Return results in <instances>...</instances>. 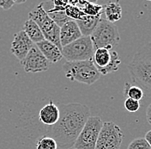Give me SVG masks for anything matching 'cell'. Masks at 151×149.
<instances>
[{
  "instance_id": "20",
  "label": "cell",
  "mask_w": 151,
  "mask_h": 149,
  "mask_svg": "<svg viewBox=\"0 0 151 149\" xmlns=\"http://www.w3.org/2000/svg\"><path fill=\"white\" fill-rule=\"evenodd\" d=\"M58 144L55 140L48 135H45L38 140L36 149H57Z\"/></svg>"
},
{
  "instance_id": "5",
  "label": "cell",
  "mask_w": 151,
  "mask_h": 149,
  "mask_svg": "<svg viewBox=\"0 0 151 149\" xmlns=\"http://www.w3.org/2000/svg\"><path fill=\"white\" fill-rule=\"evenodd\" d=\"M29 19L34 20L40 27L45 40L52 42L62 50L60 44V27L50 18L47 13L43 9L41 4H39L28 14Z\"/></svg>"
},
{
  "instance_id": "11",
  "label": "cell",
  "mask_w": 151,
  "mask_h": 149,
  "mask_svg": "<svg viewBox=\"0 0 151 149\" xmlns=\"http://www.w3.org/2000/svg\"><path fill=\"white\" fill-rule=\"evenodd\" d=\"M35 46V43L29 39L23 30H21L14 35V39L11 43L10 51L13 55L19 60H22Z\"/></svg>"
},
{
  "instance_id": "10",
  "label": "cell",
  "mask_w": 151,
  "mask_h": 149,
  "mask_svg": "<svg viewBox=\"0 0 151 149\" xmlns=\"http://www.w3.org/2000/svg\"><path fill=\"white\" fill-rule=\"evenodd\" d=\"M20 63L26 73H40L47 71L49 68L48 60L36 47V45L32 47L27 56L21 60Z\"/></svg>"
},
{
  "instance_id": "15",
  "label": "cell",
  "mask_w": 151,
  "mask_h": 149,
  "mask_svg": "<svg viewBox=\"0 0 151 149\" xmlns=\"http://www.w3.org/2000/svg\"><path fill=\"white\" fill-rule=\"evenodd\" d=\"M101 14L97 15V16L84 15L82 18L76 21L80 28V31L83 36H86V37L91 36V35L94 33L98 23H100L101 19Z\"/></svg>"
},
{
  "instance_id": "25",
  "label": "cell",
  "mask_w": 151,
  "mask_h": 149,
  "mask_svg": "<svg viewBox=\"0 0 151 149\" xmlns=\"http://www.w3.org/2000/svg\"><path fill=\"white\" fill-rule=\"evenodd\" d=\"M146 118H147V121L151 125V103L149 105L147 110H146Z\"/></svg>"
},
{
  "instance_id": "6",
  "label": "cell",
  "mask_w": 151,
  "mask_h": 149,
  "mask_svg": "<svg viewBox=\"0 0 151 149\" xmlns=\"http://www.w3.org/2000/svg\"><path fill=\"white\" fill-rule=\"evenodd\" d=\"M63 57L66 61H83L93 60L94 48L90 36H82L62 48Z\"/></svg>"
},
{
  "instance_id": "22",
  "label": "cell",
  "mask_w": 151,
  "mask_h": 149,
  "mask_svg": "<svg viewBox=\"0 0 151 149\" xmlns=\"http://www.w3.org/2000/svg\"><path fill=\"white\" fill-rule=\"evenodd\" d=\"M127 149H151V148L144 138H137L132 140Z\"/></svg>"
},
{
  "instance_id": "2",
  "label": "cell",
  "mask_w": 151,
  "mask_h": 149,
  "mask_svg": "<svg viewBox=\"0 0 151 149\" xmlns=\"http://www.w3.org/2000/svg\"><path fill=\"white\" fill-rule=\"evenodd\" d=\"M128 69L132 81L151 93V41L134 55Z\"/></svg>"
},
{
  "instance_id": "26",
  "label": "cell",
  "mask_w": 151,
  "mask_h": 149,
  "mask_svg": "<svg viewBox=\"0 0 151 149\" xmlns=\"http://www.w3.org/2000/svg\"><path fill=\"white\" fill-rule=\"evenodd\" d=\"M146 141L149 143V145L150 146L151 148V130L148 131L147 133H146V134H145V138H144Z\"/></svg>"
},
{
  "instance_id": "16",
  "label": "cell",
  "mask_w": 151,
  "mask_h": 149,
  "mask_svg": "<svg viewBox=\"0 0 151 149\" xmlns=\"http://www.w3.org/2000/svg\"><path fill=\"white\" fill-rule=\"evenodd\" d=\"M23 31L26 33L29 39L35 44L41 42L45 40V37L38 24L32 19L28 18L23 26Z\"/></svg>"
},
{
  "instance_id": "28",
  "label": "cell",
  "mask_w": 151,
  "mask_h": 149,
  "mask_svg": "<svg viewBox=\"0 0 151 149\" xmlns=\"http://www.w3.org/2000/svg\"><path fill=\"white\" fill-rule=\"evenodd\" d=\"M69 149H75V148H69Z\"/></svg>"
},
{
  "instance_id": "7",
  "label": "cell",
  "mask_w": 151,
  "mask_h": 149,
  "mask_svg": "<svg viewBox=\"0 0 151 149\" xmlns=\"http://www.w3.org/2000/svg\"><path fill=\"white\" fill-rule=\"evenodd\" d=\"M103 121L100 116H90L76 140L73 148L95 149Z\"/></svg>"
},
{
  "instance_id": "17",
  "label": "cell",
  "mask_w": 151,
  "mask_h": 149,
  "mask_svg": "<svg viewBox=\"0 0 151 149\" xmlns=\"http://www.w3.org/2000/svg\"><path fill=\"white\" fill-rule=\"evenodd\" d=\"M45 11L47 12V15L50 17V18L52 19L60 28L65 23H66L67 22L71 20L66 15L65 9L63 8L62 6H58L54 3H53V5L50 9H47Z\"/></svg>"
},
{
  "instance_id": "13",
  "label": "cell",
  "mask_w": 151,
  "mask_h": 149,
  "mask_svg": "<svg viewBox=\"0 0 151 149\" xmlns=\"http://www.w3.org/2000/svg\"><path fill=\"white\" fill-rule=\"evenodd\" d=\"M60 116L58 106L52 100L40 109L39 112V120L47 127H51L56 124Z\"/></svg>"
},
{
  "instance_id": "1",
  "label": "cell",
  "mask_w": 151,
  "mask_h": 149,
  "mask_svg": "<svg viewBox=\"0 0 151 149\" xmlns=\"http://www.w3.org/2000/svg\"><path fill=\"white\" fill-rule=\"evenodd\" d=\"M60 116L56 124L47 128V134L53 138L61 149L73 148L76 140L90 117L88 105L72 102L59 104Z\"/></svg>"
},
{
  "instance_id": "4",
  "label": "cell",
  "mask_w": 151,
  "mask_h": 149,
  "mask_svg": "<svg viewBox=\"0 0 151 149\" xmlns=\"http://www.w3.org/2000/svg\"><path fill=\"white\" fill-rule=\"evenodd\" d=\"M94 50L98 48H107L111 50L120 41L118 27L106 19H101L97 27L91 35Z\"/></svg>"
},
{
  "instance_id": "3",
  "label": "cell",
  "mask_w": 151,
  "mask_h": 149,
  "mask_svg": "<svg viewBox=\"0 0 151 149\" xmlns=\"http://www.w3.org/2000/svg\"><path fill=\"white\" fill-rule=\"evenodd\" d=\"M63 70L67 78L82 84L91 85L101 77V73L95 67L93 60L83 61H66Z\"/></svg>"
},
{
  "instance_id": "9",
  "label": "cell",
  "mask_w": 151,
  "mask_h": 149,
  "mask_svg": "<svg viewBox=\"0 0 151 149\" xmlns=\"http://www.w3.org/2000/svg\"><path fill=\"white\" fill-rule=\"evenodd\" d=\"M93 62L101 75H107L119 70L121 60L116 51L98 48L94 50Z\"/></svg>"
},
{
  "instance_id": "18",
  "label": "cell",
  "mask_w": 151,
  "mask_h": 149,
  "mask_svg": "<svg viewBox=\"0 0 151 149\" xmlns=\"http://www.w3.org/2000/svg\"><path fill=\"white\" fill-rule=\"evenodd\" d=\"M106 19L110 23L119 21L122 17V8L119 2H110L103 6Z\"/></svg>"
},
{
  "instance_id": "23",
  "label": "cell",
  "mask_w": 151,
  "mask_h": 149,
  "mask_svg": "<svg viewBox=\"0 0 151 149\" xmlns=\"http://www.w3.org/2000/svg\"><path fill=\"white\" fill-rule=\"evenodd\" d=\"M124 108L129 112H137L140 109V102L139 101L134 100L132 98H126L124 101Z\"/></svg>"
},
{
  "instance_id": "8",
  "label": "cell",
  "mask_w": 151,
  "mask_h": 149,
  "mask_svg": "<svg viewBox=\"0 0 151 149\" xmlns=\"http://www.w3.org/2000/svg\"><path fill=\"white\" fill-rule=\"evenodd\" d=\"M123 138L124 134L117 124L113 121L103 122L95 149H120Z\"/></svg>"
},
{
  "instance_id": "14",
  "label": "cell",
  "mask_w": 151,
  "mask_h": 149,
  "mask_svg": "<svg viewBox=\"0 0 151 149\" xmlns=\"http://www.w3.org/2000/svg\"><path fill=\"white\" fill-rule=\"evenodd\" d=\"M35 45L50 63H57L61 60L62 58H64L62 50L55 44L47 40H44L43 41L39 42Z\"/></svg>"
},
{
  "instance_id": "12",
  "label": "cell",
  "mask_w": 151,
  "mask_h": 149,
  "mask_svg": "<svg viewBox=\"0 0 151 149\" xmlns=\"http://www.w3.org/2000/svg\"><path fill=\"white\" fill-rule=\"evenodd\" d=\"M83 36L76 22L70 20L60 28V44L62 48Z\"/></svg>"
},
{
  "instance_id": "24",
  "label": "cell",
  "mask_w": 151,
  "mask_h": 149,
  "mask_svg": "<svg viewBox=\"0 0 151 149\" xmlns=\"http://www.w3.org/2000/svg\"><path fill=\"white\" fill-rule=\"evenodd\" d=\"M15 4V1L12 0H1L0 1V7L4 10H8Z\"/></svg>"
},
{
  "instance_id": "27",
  "label": "cell",
  "mask_w": 151,
  "mask_h": 149,
  "mask_svg": "<svg viewBox=\"0 0 151 149\" xmlns=\"http://www.w3.org/2000/svg\"><path fill=\"white\" fill-rule=\"evenodd\" d=\"M25 1H15V4H23Z\"/></svg>"
},
{
  "instance_id": "21",
  "label": "cell",
  "mask_w": 151,
  "mask_h": 149,
  "mask_svg": "<svg viewBox=\"0 0 151 149\" xmlns=\"http://www.w3.org/2000/svg\"><path fill=\"white\" fill-rule=\"evenodd\" d=\"M65 13L66 15L71 19V20H79L81 19L85 14L83 13V11H82L81 9H79L76 6H66L65 8Z\"/></svg>"
},
{
  "instance_id": "19",
  "label": "cell",
  "mask_w": 151,
  "mask_h": 149,
  "mask_svg": "<svg viewBox=\"0 0 151 149\" xmlns=\"http://www.w3.org/2000/svg\"><path fill=\"white\" fill-rule=\"evenodd\" d=\"M143 91L141 87L137 85H132L131 83L125 82L124 86V96L127 97V98H132L134 100L139 101L143 97Z\"/></svg>"
}]
</instances>
